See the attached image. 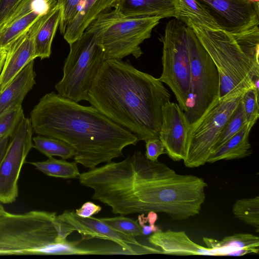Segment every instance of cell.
Instances as JSON below:
<instances>
[{
	"mask_svg": "<svg viewBox=\"0 0 259 259\" xmlns=\"http://www.w3.org/2000/svg\"><path fill=\"white\" fill-rule=\"evenodd\" d=\"M242 96L215 99L189 128L186 156L183 160L189 168L207 162L218 137Z\"/></svg>",
	"mask_w": 259,
	"mask_h": 259,
	"instance_id": "30bf717a",
	"label": "cell"
},
{
	"mask_svg": "<svg viewBox=\"0 0 259 259\" xmlns=\"http://www.w3.org/2000/svg\"><path fill=\"white\" fill-rule=\"evenodd\" d=\"M176 17L185 24L192 22L207 28L222 29L207 9L197 0H175Z\"/></svg>",
	"mask_w": 259,
	"mask_h": 259,
	"instance_id": "603a6c76",
	"label": "cell"
},
{
	"mask_svg": "<svg viewBox=\"0 0 259 259\" xmlns=\"http://www.w3.org/2000/svg\"><path fill=\"white\" fill-rule=\"evenodd\" d=\"M61 14V6L56 1L42 15L34 38L36 58L42 60L50 57L52 44L59 25Z\"/></svg>",
	"mask_w": 259,
	"mask_h": 259,
	"instance_id": "44dd1931",
	"label": "cell"
},
{
	"mask_svg": "<svg viewBox=\"0 0 259 259\" xmlns=\"http://www.w3.org/2000/svg\"><path fill=\"white\" fill-rule=\"evenodd\" d=\"M119 0H83L66 27L64 38L69 44L79 38L101 14L114 8Z\"/></svg>",
	"mask_w": 259,
	"mask_h": 259,
	"instance_id": "e0dca14e",
	"label": "cell"
},
{
	"mask_svg": "<svg viewBox=\"0 0 259 259\" xmlns=\"http://www.w3.org/2000/svg\"><path fill=\"white\" fill-rule=\"evenodd\" d=\"M115 230L134 237L142 236V229L137 221L122 215L113 218H100Z\"/></svg>",
	"mask_w": 259,
	"mask_h": 259,
	"instance_id": "f546056e",
	"label": "cell"
},
{
	"mask_svg": "<svg viewBox=\"0 0 259 259\" xmlns=\"http://www.w3.org/2000/svg\"><path fill=\"white\" fill-rule=\"evenodd\" d=\"M29 163L37 169L51 177L70 179L78 178L80 174L75 161L57 159L53 156L49 157L46 161Z\"/></svg>",
	"mask_w": 259,
	"mask_h": 259,
	"instance_id": "d4e9b609",
	"label": "cell"
},
{
	"mask_svg": "<svg viewBox=\"0 0 259 259\" xmlns=\"http://www.w3.org/2000/svg\"><path fill=\"white\" fill-rule=\"evenodd\" d=\"M44 14L6 48V56L0 73V93L26 65L36 58L34 38Z\"/></svg>",
	"mask_w": 259,
	"mask_h": 259,
	"instance_id": "9a60e30c",
	"label": "cell"
},
{
	"mask_svg": "<svg viewBox=\"0 0 259 259\" xmlns=\"http://www.w3.org/2000/svg\"><path fill=\"white\" fill-rule=\"evenodd\" d=\"M58 218L67 223L72 230L77 231L83 239L99 238L110 240L117 244L130 254L161 253L160 249L146 246L135 248L132 245L141 246L135 237L112 229L100 219L92 217L83 218L78 215L74 210H65L57 215Z\"/></svg>",
	"mask_w": 259,
	"mask_h": 259,
	"instance_id": "7c38bea8",
	"label": "cell"
},
{
	"mask_svg": "<svg viewBox=\"0 0 259 259\" xmlns=\"http://www.w3.org/2000/svg\"><path fill=\"white\" fill-rule=\"evenodd\" d=\"M203 240L207 247L213 249L218 256H228L230 253L241 249H258L259 247V237L248 233L235 234L221 241L207 237H203Z\"/></svg>",
	"mask_w": 259,
	"mask_h": 259,
	"instance_id": "cb8c5ba5",
	"label": "cell"
},
{
	"mask_svg": "<svg viewBox=\"0 0 259 259\" xmlns=\"http://www.w3.org/2000/svg\"><path fill=\"white\" fill-rule=\"evenodd\" d=\"M69 46L63 77L55 88L62 97L76 102L87 101L95 78L106 60L105 55L94 35L87 30Z\"/></svg>",
	"mask_w": 259,
	"mask_h": 259,
	"instance_id": "52a82bcc",
	"label": "cell"
},
{
	"mask_svg": "<svg viewBox=\"0 0 259 259\" xmlns=\"http://www.w3.org/2000/svg\"><path fill=\"white\" fill-rule=\"evenodd\" d=\"M190 59V94L185 115L189 125L198 119L219 96V76L215 65L193 30L186 25Z\"/></svg>",
	"mask_w": 259,
	"mask_h": 259,
	"instance_id": "9c48e42d",
	"label": "cell"
},
{
	"mask_svg": "<svg viewBox=\"0 0 259 259\" xmlns=\"http://www.w3.org/2000/svg\"><path fill=\"white\" fill-rule=\"evenodd\" d=\"M80 183L94 190L93 199L124 215L163 212L176 220L200 213L207 184L192 175H180L165 164L137 151L119 162H107L80 174Z\"/></svg>",
	"mask_w": 259,
	"mask_h": 259,
	"instance_id": "6da1fadb",
	"label": "cell"
},
{
	"mask_svg": "<svg viewBox=\"0 0 259 259\" xmlns=\"http://www.w3.org/2000/svg\"><path fill=\"white\" fill-rule=\"evenodd\" d=\"M21 0H0V27L14 11Z\"/></svg>",
	"mask_w": 259,
	"mask_h": 259,
	"instance_id": "e575fe53",
	"label": "cell"
},
{
	"mask_svg": "<svg viewBox=\"0 0 259 259\" xmlns=\"http://www.w3.org/2000/svg\"><path fill=\"white\" fill-rule=\"evenodd\" d=\"M234 214L246 224L259 229V196L237 200L232 207Z\"/></svg>",
	"mask_w": 259,
	"mask_h": 259,
	"instance_id": "4316f807",
	"label": "cell"
},
{
	"mask_svg": "<svg viewBox=\"0 0 259 259\" xmlns=\"http://www.w3.org/2000/svg\"><path fill=\"white\" fill-rule=\"evenodd\" d=\"M253 2H258V0H251Z\"/></svg>",
	"mask_w": 259,
	"mask_h": 259,
	"instance_id": "ab89813d",
	"label": "cell"
},
{
	"mask_svg": "<svg viewBox=\"0 0 259 259\" xmlns=\"http://www.w3.org/2000/svg\"><path fill=\"white\" fill-rule=\"evenodd\" d=\"M170 97L158 78L138 70L128 60L106 59L87 101L145 142L159 138L162 109Z\"/></svg>",
	"mask_w": 259,
	"mask_h": 259,
	"instance_id": "3957f363",
	"label": "cell"
},
{
	"mask_svg": "<svg viewBox=\"0 0 259 259\" xmlns=\"http://www.w3.org/2000/svg\"><path fill=\"white\" fill-rule=\"evenodd\" d=\"M213 61L219 76L218 98L240 96L248 89L259 90V27L231 33L189 22Z\"/></svg>",
	"mask_w": 259,
	"mask_h": 259,
	"instance_id": "277c9868",
	"label": "cell"
},
{
	"mask_svg": "<svg viewBox=\"0 0 259 259\" xmlns=\"http://www.w3.org/2000/svg\"><path fill=\"white\" fill-rule=\"evenodd\" d=\"M115 7L126 17H176L175 0H119Z\"/></svg>",
	"mask_w": 259,
	"mask_h": 259,
	"instance_id": "ac0fdd59",
	"label": "cell"
},
{
	"mask_svg": "<svg viewBox=\"0 0 259 259\" xmlns=\"http://www.w3.org/2000/svg\"><path fill=\"white\" fill-rule=\"evenodd\" d=\"M162 72L158 79L170 88L184 112L190 94V59L186 25L175 18L168 21L161 38Z\"/></svg>",
	"mask_w": 259,
	"mask_h": 259,
	"instance_id": "ba28073f",
	"label": "cell"
},
{
	"mask_svg": "<svg viewBox=\"0 0 259 259\" xmlns=\"http://www.w3.org/2000/svg\"><path fill=\"white\" fill-rule=\"evenodd\" d=\"M24 116L22 105L9 108L0 113V139L10 137Z\"/></svg>",
	"mask_w": 259,
	"mask_h": 259,
	"instance_id": "f1b7e54d",
	"label": "cell"
},
{
	"mask_svg": "<svg viewBox=\"0 0 259 259\" xmlns=\"http://www.w3.org/2000/svg\"><path fill=\"white\" fill-rule=\"evenodd\" d=\"M73 232L56 212L32 210L0 214V255H86L90 250L71 242Z\"/></svg>",
	"mask_w": 259,
	"mask_h": 259,
	"instance_id": "5b68a950",
	"label": "cell"
},
{
	"mask_svg": "<svg viewBox=\"0 0 259 259\" xmlns=\"http://www.w3.org/2000/svg\"><path fill=\"white\" fill-rule=\"evenodd\" d=\"M148 241L153 245L160 248L162 254L218 256L213 249L192 241L184 231L158 230L149 236Z\"/></svg>",
	"mask_w": 259,
	"mask_h": 259,
	"instance_id": "2e32d148",
	"label": "cell"
},
{
	"mask_svg": "<svg viewBox=\"0 0 259 259\" xmlns=\"http://www.w3.org/2000/svg\"><path fill=\"white\" fill-rule=\"evenodd\" d=\"M7 51L5 48L0 49V73L2 70L6 56Z\"/></svg>",
	"mask_w": 259,
	"mask_h": 259,
	"instance_id": "74e56055",
	"label": "cell"
},
{
	"mask_svg": "<svg viewBox=\"0 0 259 259\" xmlns=\"http://www.w3.org/2000/svg\"><path fill=\"white\" fill-rule=\"evenodd\" d=\"M6 211L5 210L4 206L0 203V214L5 213Z\"/></svg>",
	"mask_w": 259,
	"mask_h": 259,
	"instance_id": "f35d334b",
	"label": "cell"
},
{
	"mask_svg": "<svg viewBox=\"0 0 259 259\" xmlns=\"http://www.w3.org/2000/svg\"><path fill=\"white\" fill-rule=\"evenodd\" d=\"M83 0H57L60 5L61 14L59 25L60 33L64 34L66 27L76 15Z\"/></svg>",
	"mask_w": 259,
	"mask_h": 259,
	"instance_id": "1f68e13d",
	"label": "cell"
},
{
	"mask_svg": "<svg viewBox=\"0 0 259 259\" xmlns=\"http://www.w3.org/2000/svg\"><path fill=\"white\" fill-rule=\"evenodd\" d=\"M35 77L33 60L0 93V113L9 108L22 105L25 97L36 83Z\"/></svg>",
	"mask_w": 259,
	"mask_h": 259,
	"instance_id": "d6986e66",
	"label": "cell"
},
{
	"mask_svg": "<svg viewBox=\"0 0 259 259\" xmlns=\"http://www.w3.org/2000/svg\"><path fill=\"white\" fill-rule=\"evenodd\" d=\"M145 156L151 161H157L160 155L165 153L164 146L159 138L149 139L145 141Z\"/></svg>",
	"mask_w": 259,
	"mask_h": 259,
	"instance_id": "d6a6232c",
	"label": "cell"
},
{
	"mask_svg": "<svg viewBox=\"0 0 259 259\" xmlns=\"http://www.w3.org/2000/svg\"><path fill=\"white\" fill-rule=\"evenodd\" d=\"M33 132L62 140L75 150L74 161L93 169L123 155L137 136L94 107L82 106L54 92L41 98L30 112Z\"/></svg>",
	"mask_w": 259,
	"mask_h": 259,
	"instance_id": "7a4b0ae2",
	"label": "cell"
},
{
	"mask_svg": "<svg viewBox=\"0 0 259 259\" xmlns=\"http://www.w3.org/2000/svg\"><path fill=\"white\" fill-rule=\"evenodd\" d=\"M147 217H144V213L138 216L139 224L149 223V225H145L141 227L142 229L143 235H148L152 232H155L159 229L157 226H155V223L158 219V215L156 212L150 211L147 213Z\"/></svg>",
	"mask_w": 259,
	"mask_h": 259,
	"instance_id": "836d02e7",
	"label": "cell"
},
{
	"mask_svg": "<svg viewBox=\"0 0 259 259\" xmlns=\"http://www.w3.org/2000/svg\"><path fill=\"white\" fill-rule=\"evenodd\" d=\"M258 99V91L254 87L248 89L241 97L247 123L253 126L259 117Z\"/></svg>",
	"mask_w": 259,
	"mask_h": 259,
	"instance_id": "4dcf8cb0",
	"label": "cell"
},
{
	"mask_svg": "<svg viewBox=\"0 0 259 259\" xmlns=\"http://www.w3.org/2000/svg\"><path fill=\"white\" fill-rule=\"evenodd\" d=\"M214 17L221 28L240 32L259 24V3L251 0H197Z\"/></svg>",
	"mask_w": 259,
	"mask_h": 259,
	"instance_id": "4fadbf2b",
	"label": "cell"
},
{
	"mask_svg": "<svg viewBox=\"0 0 259 259\" xmlns=\"http://www.w3.org/2000/svg\"><path fill=\"white\" fill-rule=\"evenodd\" d=\"M57 0H35L30 5L28 12L0 29V49L6 48L27 30Z\"/></svg>",
	"mask_w": 259,
	"mask_h": 259,
	"instance_id": "ffe728a7",
	"label": "cell"
},
{
	"mask_svg": "<svg viewBox=\"0 0 259 259\" xmlns=\"http://www.w3.org/2000/svg\"><path fill=\"white\" fill-rule=\"evenodd\" d=\"M10 137L7 136L0 139V162L7 149L9 142Z\"/></svg>",
	"mask_w": 259,
	"mask_h": 259,
	"instance_id": "8d00e7d4",
	"label": "cell"
},
{
	"mask_svg": "<svg viewBox=\"0 0 259 259\" xmlns=\"http://www.w3.org/2000/svg\"><path fill=\"white\" fill-rule=\"evenodd\" d=\"M101 209L100 205L91 201H87L83 204L80 208L76 209L75 212L80 217L88 218L99 213Z\"/></svg>",
	"mask_w": 259,
	"mask_h": 259,
	"instance_id": "d590c367",
	"label": "cell"
},
{
	"mask_svg": "<svg viewBox=\"0 0 259 259\" xmlns=\"http://www.w3.org/2000/svg\"><path fill=\"white\" fill-rule=\"evenodd\" d=\"M33 132L30 118L24 116L10 137L0 162L1 203H13L18 196V179L26 157L33 147Z\"/></svg>",
	"mask_w": 259,
	"mask_h": 259,
	"instance_id": "8fae6325",
	"label": "cell"
},
{
	"mask_svg": "<svg viewBox=\"0 0 259 259\" xmlns=\"http://www.w3.org/2000/svg\"><path fill=\"white\" fill-rule=\"evenodd\" d=\"M189 126L178 104L169 101L163 105L159 139L165 153L174 161L184 160L186 158Z\"/></svg>",
	"mask_w": 259,
	"mask_h": 259,
	"instance_id": "5bb4252c",
	"label": "cell"
},
{
	"mask_svg": "<svg viewBox=\"0 0 259 259\" xmlns=\"http://www.w3.org/2000/svg\"><path fill=\"white\" fill-rule=\"evenodd\" d=\"M246 124L243 104L241 98L236 108L224 125L212 152L222 145Z\"/></svg>",
	"mask_w": 259,
	"mask_h": 259,
	"instance_id": "83f0119b",
	"label": "cell"
},
{
	"mask_svg": "<svg viewBox=\"0 0 259 259\" xmlns=\"http://www.w3.org/2000/svg\"><path fill=\"white\" fill-rule=\"evenodd\" d=\"M161 19L158 16L126 17L114 7L101 14L85 30L94 35L106 59L122 60L129 55L138 59L143 53L141 44L150 37Z\"/></svg>",
	"mask_w": 259,
	"mask_h": 259,
	"instance_id": "8992f818",
	"label": "cell"
},
{
	"mask_svg": "<svg viewBox=\"0 0 259 259\" xmlns=\"http://www.w3.org/2000/svg\"><path fill=\"white\" fill-rule=\"evenodd\" d=\"M32 140L33 147L48 157L57 156L66 160L74 155L75 150L59 139L38 135Z\"/></svg>",
	"mask_w": 259,
	"mask_h": 259,
	"instance_id": "484cf974",
	"label": "cell"
},
{
	"mask_svg": "<svg viewBox=\"0 0 259 259\" xmlns=\"http://www.w3.org/2000/svg\"><path fill=\"white\" fill-rule=\"evenodd\" d=\"M252 127L249 124H245L238 132L212 151L207 162L239 159L250 155L252 148L249 141V135Z\"/></svg>",
	"mask_w": 259,
	"mask_h": 259,
	"instance_id": "7402d4cb",
	"label": "cell"
}]
</instances>
